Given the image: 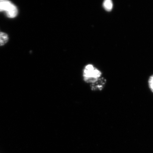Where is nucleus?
I'll return each instance as SVG.
<instances>
[{"label": "nucleus", "mask_w": 153, "mask_h": 153, "mask_svg": "<svg viewBox=\"0 0 153 153\" xmlns=\"http://www.w3.org/2000/svg\"><path fill=\"white\" fill-rule=\"evenodd\" d=\"M4 12L6 16L10 19L17 16L19 10L13 3L8 0H0V12Z\"/></svg>", "instance_id": "1"}, {"label": "nucleus", "mask_w": 153, "mask_h": 153, "mask_svg": "<svg viewBox=\"0 0 153 153\" xmlns=\"http://www.w3.org/2000/svg\"><path fill=\"white\" fill-rule=\"evenodd\" d=\"M105 83L106 80L104 78H99L95 82L91 83V89L94 91L101 90L104 87Z\"/></svg>", "instance_id": "2"}, {"label": "nucleus", "mask_w": 153, "mask_h": 153, "mask_svg": "<svg viewBox=\"0 0 153 153\" xmlns=\"http://www.w3.org/2000/svg\"><path fill=\"white\" fill-rule=\"evenodd\" d=\"M8 35L7 33L0 32V47L5 45L9 41Z\"/></svg>", "instance_id": "3"}, {"label": "nucleus", "mask_w": 153, "mask_h": 153, "mask_svg": "<svg viewBox=\"0 0 153 153\" xmlns=\"http://www.w3.org/2000/svg\"><path fill=\"white\" fill-rule=\"evenodd\" d=\"M103 7L107 11L111 10L113 8V3L111 0H106L104 1L103 4Z\"/></svg>", "instance_id": "4"}, {"label": "nucleus", "mask_w": 153, "mask_h": 153, "mask_svg": "<svg viewBox=\"0 0 153 153\" xmlns=\"http://www.w3.org/2000/svg\"><path fill=\"white\" fill-rule=\"evenodd\" d=\"M149 85L151 90L153 92V75L150 77L149 81Z\"/></svg>", "instance_id": "5"}]
</instances>
